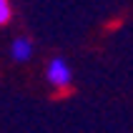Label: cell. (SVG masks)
<instances>
[{
  "label": "cell",
  "mask_w": 133,
  "mask_h": 133,
  "mask_svg": "<svg viewBox=\"0 0 133 133\" xmlns=\"http://www.w3.org/2000/svg\"><path fill=\"white\" fill-rule=\"evenodd\" d=\"M13 20V5L10 0H0V25H8Z\"/></svg>",
  "instance_id": "cell-3"
},
{
  "label": "cell",
  "mask_w": 133,
  "mask_h": 133,
  "mask_svg": "<svg viewBox=\"0 0 133 133\" xmlns=\"http://www.w3.org/2000/svg\"><path fill=\"white\" fill-rule=\"evenodd\" d=\"M10 58L15 63H28L33 58V40H28L25 35H18L10 43Z\"/></svg>",
  "instance_id": "cell-2"
},
{
  "label": "cell",
  "mask_w": 133,
  "mask_h": 133,
  "mask_svg": "<svg viewBox=\"0 0 133 133\" xmlns=\"http://www.w3.org/2000/svg\"><path fill=\"white\" fill-rule=\"evenodd\" d=\"M45 81H48V85H50L53 90L65 93V90H70V85H73V68L68 65V60L53 58L50 63L45 65Z\"/></svg>",
  "instance_id": "cell-1"
}]
</instances>
